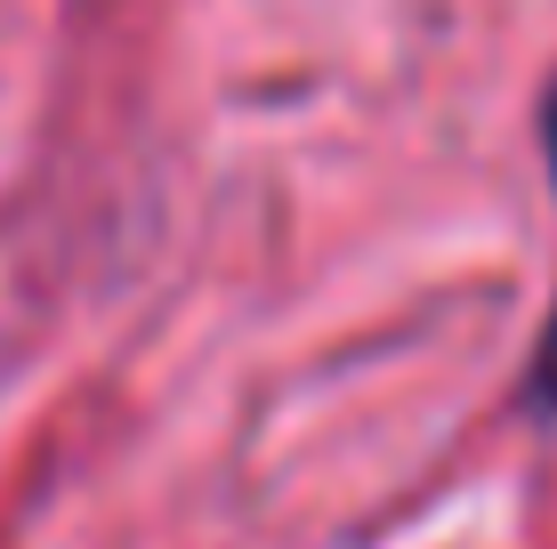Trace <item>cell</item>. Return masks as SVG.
<instances>
[{
    "mask_svg": "<svg viewBox=\"0 0 557 549\" xmlns=\"http://www.w3.org/2000/svg\"><path fill=\"white\" fill-rule=\"evenodd\" d=\"M542 146H549V170H557V82H549V98H542ZM525 404L542 412V421H557V308H549L542 339H533V364H525Z\"/></svg>",
    "mask_w": 557,
    "mask_h": 549,
    "instance_id": "obj_1",
    "label": "cell"
}]
</instances>
